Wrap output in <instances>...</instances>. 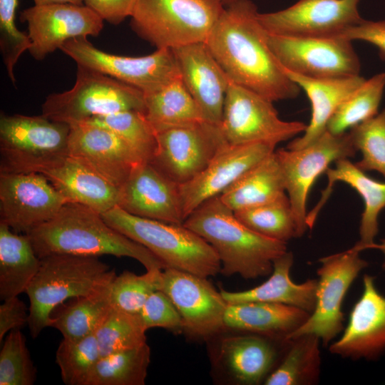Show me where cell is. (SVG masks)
I'll return each instance as SVG.
<instances>
[{
  "label": "cell",
  "instance_id": "1",
  "mask_svg": "<svg viewBox=\"0 0 385 385\" xmlns=\"http://www.w3.org/2000/svg\"><path fill=\"white\" fill-rule=\"evenodd\" d=\"M258 14L250 0L225 6L205 43L234 83L272 102L295 98L300 88L272 53Z\"/></svg>",
  "mask_w": 385,
  "mask_h": 385
},
{
  "label": "cell",
  "instance_id": "2",
  "mask_svg": "<svg viewBox=\"0 0 385 385\" xmlns=\"http://www.w3.org/2000/svg\"><path fill=\"white\" fill-rule=\"evenodd\" d=\"M39 258L52 254L128 257L146 270L165 269L146 247L111 227L94 210L76 202L66 203L49 221L26 234Z\"/></svg>",
  "mask_w": 385,
  "mask_h": 385
},
{
  "label": "cell",
  "instance_id": "3",
  "mask_svg": "<svg viewBox=\"0 0 385 385\" xmlns=\"http://www.w3.org/2000/svg\"><path fill=\"white\" fill-rule=\"evenodd\" d=\"M183 225L215 250L220 273L239 274L245 279L272 273L274 261L287 252V242L260 235L241 222L220 195L209 198L185 220Z\"/></svg>",
  "mask_w": 385,
  "mask_h": 385
},
{
  "label": "cell",
  "instance_id": "4",
  "mask_svg": "<svg viewBox=\"0 0 385 385\" xmlns=\"http://www.w3.org/2000/svg\"><path fill=\"white\" fill-rule=\"evenodd\" d=\"M41 259L39 270L25 293L29 299L28 326L35 339L51 324V313L70 298L88 295L110 283L115 270L98 257L52 254Z\"/></svg>",
  "mask_w": 385,
  "mask_h": 385
},
{
  "label": "cell",
  "instance_id": "5",
  "mask_svg": "<svg viewBox=\"0 0 385 385\" xmlns=\"http://www.w3.org/2000/svg\"><path fill=\"white\" fill-rule=\"evenodd\" d=\"M101 216L111 227L153 252L165 268L207 278L220 272L221 263L214 248L183 224L135 216L118 205Z\"/></svg>",
  "mask_w": 385,
  "mask_h": 385
},
{
  "label": "cell",
  "instance_id": "6",
  "mask_svg": "<svg viewBox=\"0 0 385 385\" xmlns=\"http://www.w3.org/2000/svg\"><path fill=\"white\" fill-rule=\"evenodd\" d=\"M219 0H137L133 31L157 49L206 42L222 14Z\"/></svg>",
  "mask_w": 385,
  "mask_h": 385
},
{
  "label": "cell",
  "instance_id": "7",
  "mask_svg": "<svg viewBox=\"0 0 385 385\" xmlns=\"http://www.w3.org/2000/svg\"><path fill=\"white\" fill-rule=\"evenodd\" d=\"M145 95L139 89L110 76L77 64L74 86L47 96L42 115L69 125L93 116L124 111L145 113Z\"/></svg>",
  "mask_w": 385,
  "mask_h": 385
},
{
  "label": "cell",
  "instance_id": "8",
  "mask_svg": "<svg viewBox=\"0 0 385 385\" xmlns=\"http://www.w3.org/2000/svg\"><path fill=\"white\" fill-rule=\"evenodd\" d=\"M359 253L353 246L319 260L314 310L286 341L313 334L324 346H329L343 332L344 317L342 307L344 297L359 274L369 265Z\"/></svg>",
  "mask_w": 385,
  "mask_h": 385
},
{
  "label": "cell",
  "instance_id": "9",
  "mask_svg": "<svg viewBox=\"0 0 385 385\" xmlns=\"http://www.w3.org/2000/svg\"><path fill=\"white\" fill-rule=\"evenodd\" d=\"M76 64L96 70L140 90L153 93L181 77L170 48L157 49L144 56L130 57L109 53L95 47L85 37L64 42L59 48Z\"/></svg>",
  "mask_w": 385,
  "mask_h": 385
},
{
  "label": "cell",
  "instance_id": "10",
  "mask_svg": "<svg viewBox=\"0 0 385 385\" xmlns=\"http://www.w3.org/2000/svg\"><path fill=\"white\" fill-rule=\"evenodd\" d=\"M272 103L230 79L220 125L227 142L277 145L304 132L307 125L282 120Z\"/></svg>",
  "mask_w": 385,
  "mask_h": 385
},
{
  "label": "cell",
  "instance_id": "11",
  "mask_svg": "<svg viewBox=\"0 0 385 385\" xmlns=\"http://www.w3.org/2000/svg\"><path fill=\"white\" fill-rule=\"evenodd\" d=\"M349 133L334 135L326 131L312 144L297 150L275 151L281 166L285 190L297 227L298 237L307 229V202L317 178L332 162L354 157L356 153Z\"/></svg>",
  "mask_w": 385,
  "mask_h": 385
},
{
  "label": "cell",
  "instance_id": "12",
  "mask_svg": "<svg viewBox=\"0 0 385 385\" xmlns=\"http://www.w3.org/2000/svg\"><path fill=\"white\" fill-rule=\"evenodd\" d=\"M71 126L43 115L0 116V173H24L32 164L68 154Z\"/></svg>",
  "mask_w": 385,
  "mask_h": 385
},
{
  "label": "cell",
  "instance_id": "13",
  "mask_svg": "<svg viewBox=\"0 0 385 385\" xmlns=\"http://www.w3.org/2000/svg\"><path fill=\"white\" fill-rule=\"evenodd\" d=\"M268 44L282 67L313 78L359 75L352 42L341 36L292 37L267 33Z\"/></svg>",
  "mask_w": 385,
  "mask_h": 385
},
{
  "label": "cell",
  "instance_id": "14",
  "mask_svg": "<svg viewBox=\"0 0 385 385\" xmlns=\"http://www.w3.org/2000/svg\"><path fill=\"white\" fill-rule=\"evenodd\" d=\"M157 149L150 162L179 185L197 176L228 143L220 125L207 121L156 133Z\"/></svg>",
  "mask_w": 385,
  "mask_h": 385
},
{
  "label": "cell",
  "instance_id": "15",
  "mask_svg": "<svg viewBox=\"0 0 385 385\" xmlns=\"http://www.w3.org/2000/svg\"><path fill=\"white\" fill-rule=\"evenodd\" d=\"M68 201L43 175L0 173V222L28 234L53 218Z\"/></svg>",
  "mask_w": 385,
  "mask_h": 385
},
{
  "label": "cell",
  "instance_id": "16",
  "mask_svg": "<svg viewBox=\"0 0 385 385\" xmlns=\"http://www.w3.org/2000/svg\"><path fill=\"white\" fill-rule=\"evenodd\" d=\"M160 290L176 307L183 332L191 337L206 339L226 329L227 303L207 277L166 267L162 272Z\"/></svg>",
  "mask_w": 385,
  "mask_h": 385
},
{
  "label": "cell",
  "instance_id": "17",
  "mask_svg": "<svg viewBox=\"0 0 385 385\" xmlns=\"http://www.w3.org/2000/svg\"><path fill=\"white\" fill-rule=\"evenodd\" d=\"M359 0H299L284 9L259 13L258 19L271 34L292 37L337 36L361 22Z\"/></svg>",
  "mask_w": 385,
  "mask_h": 385
},
{
  "label": "cell",
  "instance_id": "18",
  "mask_svg": "<svg viewBox=\"0 0 385 385\" xmlns=\"http://www.w3.org/2000/svg\"><path fill=\"white\" fill-rule=\"evenodd\" d=\"M19 18L27 23L31 40L29 51L37 61L69 39L98 36L103 28V20L84 4L34 5L24 9Z\"/></svg>",
  "mask_w": 385,
  "mask_h": 385
},
{
  "label": "cell",
  "instance_id": "19",
  "mask_svg": "<svg viewBox=\"0 0 385 385\" xmlns=\"http://www.w3.org/2000/svg\"><path fill=\"white\" fill-rule=\"evenodd\" d=\"M329 350L351 360L376 361L385 354V296L378 290L374 277L364 275L361 295L342 334L329 345Z\"/></svg>",
  "mask_w": 385,
  "mask_h": 385
},
{
  "label": "cell",
  "instance_id": "20",
  "mask_svg": "<svg viewBox=\"0 0 385 385\" xmlns=\"http://www.w3.org/2000/svg\"><path fill=\"white\" fill-rule=\"evenodd\" d=\"M275 146L267 143L226 144L202 172L180 185L185 220L202 202L220 195L247 171L272 153Z\"/></svg>",
  "mask_w": 385,
  "mask_h": 385
},
{
  "label": "cell",
  "instance_id": "21",
  "mask_svg": "<svg viewBox=\"0 0 385 385\" xmlns=\"http://www.w3.org/2000/svg\"><path fill=\"white\" fill-rule=\"evenodd\" d=\"M31 172L44 175L68 202L83 205L101 214L118 204L120 190L69 154L36 162L24 173Z\"/></svg>",
  "mask_w": 385,
  "mask_h": 385
},
{
  "label": "cell",
  "instance_id": "22",
  "mask_svg": "<svg viewBox=\"0 0 385 385\" xmlns=\"http://www.w3.org/2000/svg\"><path fill=\"white\" fill-rule=\"evenodd\" d=\"M118 206L135 216L182 225L180 185L148 162L134 167L120 188Z\"/></svg>",
  "mask_w": 385,
  "mask_h": 385
},
{
  "label": "cell",
  "instance_id": "23",
  "mask_svg": "<svg viewBox=\"0 0 385 385\" xmlns=\"http://www.w3.org/2000/svg\"><path fill=\"white\" fill-rule=\"evenodd\" d=\"M68 154L79 158L119 190L143 161L113 132L84 123L70 125Z\"/></svg>",
  "mask_w": 385,
  "mask_h": 385
},
{
  "label": "cell",
  "instance_id": "24",
  "mask_svg": "<svg viewBox=\"0 0 385 385\" xmlns=\"http://www.w3.org/2000/svg\"><path fill=\"white\" fill-rule=\"evenodd\" d=\"M182 80L206 121L220 125L230 78L205 42L171 49Z\"/></svg>",
  "mask_w": 385,
  "mask_h": 385
},
{
  "label": "cell",
  "instance_id": "25",
  "mask_svg": "<svg viewBox=\"0 0 385 385\" xmlns=\"http://www.w3.org/2000/svg\"><path fill=\"white\" fill-rule=\"evenodd\" d=\"M325 173L328 178V185L322 192L319 203L314 210L307 213V224L309 228L313 227L319 212L330 196L335 183H345L361 195L364 202L359 226L360 240L354 247L359 252L368 250L369 247L375 242L374 238L379 231V215L385 207V182L369 177L349 158L337 160L335 167L328 168Z\"/></svg>",
  "mask_w": 385,
  "mask_h": 385
},
{
  "label": "cell",
  "instance_id": "26",
  "mask_svg": "<svg viewBox=\"0 0 385 385\" xmlns=\"http://www.w3.org/2000/svg\"><path fill=\"white\" fill-rule=\"evenodd\" d=\"M282 69L287 77L305 92L312 108L309 123L301 137L288 143L287 149L289 150L304 148L322 136L327 131V123L338 107L366 80L360 75L338 78H313Z\"/></svg>",
  "mask_w": 385,
  "mask_h": 385
},
{
  "label": "cell",
  "instance_id": "27",
  "mask_svg": "<svg viewBox=\"0 0 385 385\" xmlns=\"http://www.w3.org/2000/svg\"><path fill=\"white\" fill-rule=\"evenodd\" d=\"M269 337L252 333L221 339L217 361L237 383L256 385L264 382L274 368L278 351Z\"/></svg>",
  "mask_w": 385,
  "mask_h": 385
},
{
  "label": "cell",
  "instance_id": "28",
  "mask_svg": "<svg viewBox=\"0 0 385 385\" xmlns=\"http://www.w3.org/2000/svg\"><path fill=\"white\" fill-rule=\"evenodd\" d=\"M294 262L291 252H287L273 262L270 277L262 284L250 289L228 292L221 289L222 296L229 304L244 302H270L287 304L309 314L316 303L317 279H309L301 284L290 277Z\"/></svg>",
  "mask_w": 385,
  "mask_h": 385
},
{
  "label": "cell",
  "instance_id": "29",
  "mask_svg": "<svg viewBox=\"0 0 385 385\" xmlns=\"http://www.w3.org/2000/svg\"><path fill=\"white\" fill-rule=\"evenodd\" d=\"M309 316V312L287 304L244 302L227 304L224 322L226 329L257 334L285 342Z\"/></svg>",
  "mask_w": 385,
  "mask_h": 385
},
{
  "label": "cell",
  "instance_id": "30",
  "mask_svg": "<svg viewBox=\"0 0 385 385\" xmlns=\"http://www.w3.org/2000/svg\"><path fill=\"white\" fill-rule=\"evenodd\" d=\"M286 195L283 173L274 151L225 189L220 197L235 212L267 204Z\"/></svg>",
  "mask_w": 385,
  "mask_h": 385
},
{
  "label": "cell",
  "instance_id": "31",
  "mask_svg": "<svg viewBox=\"0 0 385 385\" xmlns=\"http://www.w3.org/2000/svg\"><path fill=\"white\" fill-rule=\"evenodd\" d=\"M0 222V299L4 301L26 292L38 272L41 259L26 234L12 231Z\"/></svg>",
  "mask_w": 385,
  "mask_h": 385
},
{
  "label": "cell",
  "instance_id": "32",
  "mask_svg": "<svg viewBox=\"0 0 385 385\" xmlns=\"http://www.w3.org/2000/svg\"><path fill=\"white\" fill-rule=\"evenodd\" d=\"M145 115L155 131L206 121L180 77L145 96Z\"/></svg>",
  "mask_w": 385,
  "mask_h": 385
},
{
  "label": "cell",
  "instance_id": "33",
  "mask_svg": "<svg viewBox=\"0 0 385 385\" xmlns=\"http://www.w3.org/2000/svg\"><path fill=\"white\" fill-rule=\"evenodd\" d=\"M320 339L304 334L286 342L284 354L267 376L266 385H313L321 373Z\"/></svg>",
  "mask_w": 385,
  "mask_h": 385
},
{
  "label": "cell",
  "instance_id": "34",
  "mask_svg": "<svg viewBox=\"0 0 385 385\" xmlns=\"http://www.w3.org/2000/svg\"><path fill=\"white\" fill-rule=\"evenodd\" d=\"M110 283L97 291L64 306L52 317L51 327L58 329L64 339L76 340L93 334L111 307Z\"/></svg>",
  "mask_w": 385,
  "mask_h": 385
},
{
  "label": "cell",
  "instance_id": "35",
  "mask_svg": "<svg viewBox=\"0 0 385 385\" xmlns=\"http://www.w3.org/2000/svg\"><path fill=\"white\" fill-rule=\"evenodd\" d=\"M147 343L101 357L92 368L86 385H144L150 362Z\"/></svg>",
  "mask_w": 385,
  "mask_h": 385
},
{
  "label": "cell",
  "instance_id": "36",
  "mask_svg": "<svg viewBox=\"0 0 385 385\" xmlns=\"http://www.w3.org/2000/svg\"><path fill=\"white\" fill-rule=\"evenodd\" d=\"M385 89V72L366 79L336 110L327 131L339 135L378 113Z\"/></svg>",
  "mask_w": 385,
  "mask_h": 385
},
{
  "label": "cell",
  "instance_id": "37",
  "mask_svg": "<svg viewBox=\"0 0 385 385\" xmlns=\"http://www.w3.org/2000/svg\"><path fill=\"white\" fill-rule=\"evenodd\" d=\"M82 123L113 132L129 145L143 162L150 163L155 155L158 145L156 132L143 111L130 110L96 115Z\"/></svg>",
  "mask_w": 385,
  "mask_h": 385
},
{
  "label": "cell",
  "instance_id": "38",
  "mask_svg": "<svg viewBox=\"0 0 385 385\" xmlns=\"http://www.w3.org/2000/svg\"><path fill=\"white\" fill-rule=\"evenodd\" d=\"M234 213L245 226L265 237L285 242L299 237L287 195L274 202L235 211Z\"/></svg>",
  "mask_w": 385,
  "mask_h": 385
},
{
  "label": "cell",
  "instance_id": "39",
  "mask_svg": "<svg viewBox=\"0 0 385 385\" xmlns=\"http://www.w3.org/2000/svg\"><path fill=\"white\" fill-rule=\"evenodd\" d=\"M146 332L138 314L111 306L94 333L101 357L147 343Z\"/></svg>",
  "mask_w": 385,
  "mask_h": 385
},
{
  "label": "cell",
  "instance_id": "40",
  "mask_svg": "<svg viewBox=\"0 0 385 385\" xmlns=\"http://www.w3.org/2000/svg\"><path fill=\"white\" fill-rule=\"evenodd\" d=\"M100 358L94 334L76 340L63 338L56 352V363L66 385H86L92 368Z\"/></svg>",
  "mask_w": 385,
  "mask_h": 385
},
{
  "label": "cell",
  "instance_id": "41",
  "mask_svg": "<svg viewBox=\"0 0 385 385\" xmlns=\"http://www.w3.org/2000/svg\"><path fill=\"white\" fill-rule=\"evenodd\" d=\"M162 270H146L143 274L125 270L113 279L110 300L113 307L132 314H138L148 297L160 290Z\"/></svg>",
  "mask_w": 385,
  "mask_h": 385
},
{
  "label": "cell",
  "instance_id": "42",
  "mask_svg": "<svg viewBox=\"0 0 385 385\" xmlns=\"http://www.w3.org/2000/svg\"><path fill=\"white\" fill-rule=\"evenodd\" d=\"M361 159L354 163L362 171H377L385 178V108L349 130Z\"/></svg>",
  "mask_w": 385,
  "mask_h": 385
},
{
  "label": "cell",
  "instance_id": "43",
  "mask_svg": "<svg viewBox=\"0 0 385 385\" xmlns=\"http://www.w3.org/2000/svg\"><path fill=\"white\" fill-rule=\"evenodd\" d=\"M36 379L35 367L20 329L10 331L0 351V384L33 385Z\"/></svg>",
  "mask_w": 385,
  "mask_h": 385
},
{
  "label": "cell",
  "instance_id": "44",
  "mask_svg": "<svg viewBox=\"0 0 385 385\" xmlns=\"http://www.w3.org/2000/svg\"><path fill=\"white\" fill-rule=\"evenodd\" d=\"M17 5L18 0H0V50L7 74L14 85L15 65L22 53L31 46L29 34L16 26Z\"/></svg>",
  "mask_w": 385,
  "mask_h": 385
},
{
  "label": "cell",
  "instance_id": "45",
  "mask_svg": "<svg viewBox=\"0 0 385 385\" xmlns=\"http://www.w3.org/2000/svg\"><path fill=\"white\" fill-rule=\"evenodd\" d=\"M141 322L147 331L160 327L173 332H183L181 316L169 297L162 290L153 292L146 300L138 313Z\"/></svg>",
  "mask_w": 385,
  "mask_h": 385
},
{
  "label": "cell",
  "instance_id": "46",
  "mask_svg": "<svg viewBox=\"0 0 385 385\" xmlns=\"http://www.w3.org/2000/svg\"><path fill=\"white\" fill-rule=\"evenodd\" d=\"M339 36L350 41L359 40L375 46L379 55L385 61V19L373 21L363 19L342 32Z\"/></svg>",
  "mask_w": 385,
  "mask_h": 385
},
{
  "label": "cell",
  "instance_id": "47",
  "mask_svg": "<svg viewBox=\"0 0 385 385\" xmlns=\"http://www.w3.org/2000/svg\"><path fill=\"white\" fill-rule=\"evenodd\" d=\"M103 21L118 25L131 16L137 0H83Z\"/></svg>",
  "mask_w": 385,
  "mask_h": 385
},
{
  "label": "cell",
  "instance_id": "48",
  "mask_svg": "<svg viewBox=\"0 0 385 385\" xmlns=\"http://www.w3.org/2000/svg\"><path fill=\"white\" fill-rule=\"evenodd\" d=\"M29 308L18 297L3 301L0 305V342L7 332L28 325Z\"/></svg>",
  "mask_w": 385,
  "mask_h": 385
},
{
  "label": "cell",
  "instance_id": "49",
  "mask_svg": "<svg viewBox=\"0 0 385 385\" xmlns=\"http://www.w3.org/2000/svg\"><path fill=\"white\" fill-rule=\"evenodd\" d=\"M34 5H46L52 4H73L83 5V0H33Z\"/></svg>",
  "mask_w": 385,
  "mask_h": 385
},
{
  "label": "cell",
  "instance_id": "50",
  "mask_svg": "<svg viewBox=\"0 0 385 385\" xmlns=\"http://www.w3.org/2000/svg\"><path fill=\"white\" fill-rule=\"evenodd\" d=\"M369 249L379 250L382 252L384 255V260L381 265V268L384 271H385V238L381 239L379 243H373L369 247L368 250Z\"/></svg>",
  "mask_w": 385,
  "mask_h": 385
},
{
  "label": "cell",
  "instance_id": "51",
  "mask_svg": "<svg viewBox=\"0 0 385 385\" xmlns=\"http://www.w3.org/2000/svg\"><path fill=\"white\" fill-rule=\"evenodd\" d=\"M219 1L222 4L223 6H227L239 0H219Z\"/></svg>",
  "mask_w": 385,
  "mask_h": 385
}]
</instances>
